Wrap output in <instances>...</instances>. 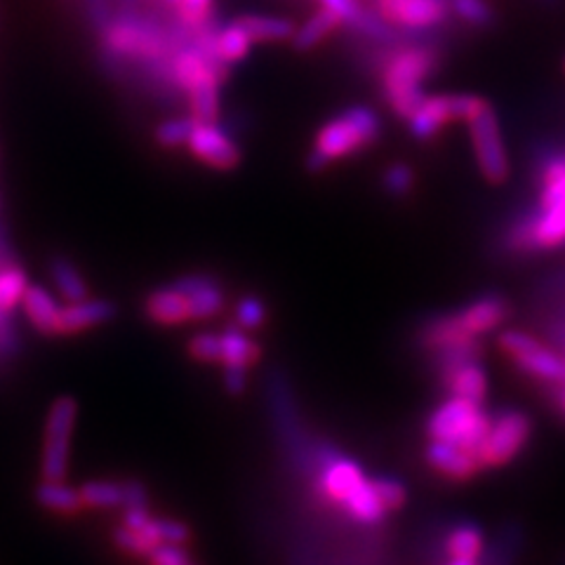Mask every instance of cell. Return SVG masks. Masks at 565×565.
<instances>
[{
	"mask_svg": "<svg viewBox=\"0 0 565 565\" xmlns=\"http://www.w3.org/2000/svg\"><path fill=\"white\" fill-rule=\"evenodd\" d=\"M384 57L375 60L380 71L382 97L396 116L408 118L424 99V83L438 68V52L427 43H411L398 47H384Z\"/></svg>",
	"mask_w": 565,
	"mask_h": 565,
	"instance_id": "cell-1",
	"label": "cell"
},
{
	"mask_svg": "<svg viewBox=\"0 0 565 565\" xmlns=\"http://www.w3.org/2000/svg\"><path fill=\"white\" fill-rule=\"evenodd\" d=\"M382 135V116L367 104H351L323 122L307 156V170L321 172L330 163L373 147Z\"/></svg>",
	"mask_w": 565,
	"mask_h": 565,
	"instance_id": "cell-2",
	"label": "cell"
},
{
	"mask_svg": "<svg viewBox=\"0 0 565 565\" xmlns=\"http://www.w3.org/2000/svg\"><path fill=\"white\" fill-rule=\"evenodd\" d=\"M490 415L483 403H473L459 396H450L431 413L427 422V434L431 440H448L479 455V448L490 429Z\"/></svg>",
	"mask_w": 565,
	"mask_h": 565,
	"instance_id": "cell-3",
	"label": "cell"
},
{
	"mask_svg": "<svg viewBox=\"0 0 565 565\" xmlns=\"http://www.w3.org/2000/svg\"><path fill=\"white\" fill-rule=\"evenodd\" d=\"M490 102L471 93H440V95H424L417 104V109L405 118L408 132L417 141H429L448 122L455 120H471L476 114L483 111Z\"/></svg>",
	"mask_w": 565,
	"mask_h": 565,
	"instance_id": "cell-4",
	"label": "cell"
},
{
	"mask_svg": "<svg viewBox=\"0 0 565 565\" xmlns=\"http://www.w3.org/2000/svg\"><path fill=\"white\" fill-rule=\"evenodd\" d=\"M78 419V403L74 396H57L52 401L45 417L41 476L50 481L66 479L71 438H74Z\"/></svg>",
	"mask_w": 565,
	"mask_h": 565,
	"instance_id": "cell-5",
	"label": "cell"
},
{
	"mask_svg": "<svg viewBox=\"0 0 565 565\" xmlns=\"http://www.w3.org/2000/svg\"><path fill=\"white\" fill-rule=\"evenodd\" d=\"M533 422L516 408H507L490 419V429L479 448L481 467H504L514 459L530 440Z\"/></svg>",
	"mask_w": 565,
	"mask_h": 565,
	"instance_id": "cell-6",
	"label": "cell"
},
{
	"mask_svg": "<svg viewBox=\"0 0 565 565\" xmlns=\"http://www.w3.org/2000/svg\"><path fill=\"white\" fill-rule=\"evenodd\" d=\"M500 349L525 375H533L550 384H565V356L544 347L533 334L523 330H507L500 334Z\"/></svg>",
	"mask_w": 565,
	"mask_h": 565,
	"instance_id": "cell-7",
	"label": "cell"
},
{
	"mask_svg": "<svg viewBox=\"0 0 565 565\" xmlns=\"http://www.w3.org/2000/svg\"><path fill=\"white\" fill-rule=\"evenodd\" d=\"M469 137L473 145L476 163H479L481 174L490 184H502L509 177V156L502 139L500 118L494 114L492 106L488 104L483 111L476 114L471 120H467Z\"/></svg>",
	"mask_w": 565,
	"mask_h": 565,
	"instance_id": "cell-8",
	"label": "cell"
},
{
	"mask_svg": "<svg viewBox=\"0 0 565 565\" xmlns=\"http://www.w3.org/2000/svg\"><path fill=\"white\" fill-rule=\"evenodd\" d=\"M186 149L196 156L201 163L215 168V170H222V172L236 170L243 161L238 141L232 137V132L220 126V120H215V122L196 120Z\"/></svg>",
	"mask_w": 565,
	"mask_h": 565,
	"instance_id": "cell-9",
	"label": "cell"
},
{
	"mask_svg": "<svg viewBox=\"0 0 565 565\" xmlns=\"http://www.w3.org/2000/svg\"><path fill=\"white\" fill-rule=\"evenodd\" d=\"M375 10L408 31H436L450 20V0H375Z\"/></svg>",
	"mask_w": 565,
	"mask_h": 565,
	"instance_id": "cell-10",
	"label": "cell"
},
{
	"mask_svg": "<svg viewBox=\"0 0 565 565\" xmlns=\"http://www.w3.org/2000/svg\"><path fill=\"white\" fill-rule=\"evenodd\" d=\"M363 469L353 459L340 455L334 448H323L321 471H318V490L332 502H347L353 492L365 483Z\"/></svg>",
	"mask_w": 565,
	"mask_h": 565,
	"instance_id": "cell-11",
	"label": "cell"
},
{
	"mask_svg": "<svg viewBox=\"0 0 565 565\" xmlns=\"http://www.w3.org/2000/svg\"><path fill=\"white\" fill-rule=\"evenodd\" d=\"M172 286L186 295L193 321H205V318L222 313L224 290L217 278H212L207 274H189L177 278Z\"/></svg>",
	"mask_w": 565,
	"mask_h": 565,
	"instance_id": "cell-12",
	"label": "cell"
},
{
	"mask_svg": "<svg viewBox=\"0 0 565 565\" xmlns=\"http://www.w3.org/2000/svg\"><path fill=\"white\" fill-rule=\"evenodd\" d=\"M427 462L452 481H469L471 476L483 469L479 455L462 446L448 444V440H431L427 448Z\"/></svg>",
	"mask_w": 565,
	"mask_h": 565,
	"instance_id": "cell-13",
	"label": "cell"
},
{
	"mask_svg": "<svg viewBox=\"0 0 565 565\" xmlns=\"http://www.w3.org/2000/svg\"><path fill=\"white\" fill-rule=\"evenodd\" d=\"M511 313L507 299L498 292H488L479 299H473L462 311H457V321L471 338H481V334L500 328Z\"/></svg>",
	"mask_w": 565,
	"mask_h": 565,
	"instance_id": "cell-14",
	"label": "cell"
},
{
	"mask_svg": "<svg viewBox=\"0 0 565 565\" xmlns=\"http://www.w3.org/2000/svg\"><path fill=\"white\" fill-rule=\"evenodd\" d=\"M116 316V307L109 299H90L85 297L81 302H68L60 307L57 316V334H76L97 326L109 323Z\"/></svg>",
	"mask_w": 565,
	"mask_h": 565,
	"instance_id": "cell-15",
	"label": "cell"
},
{
	"mask_svg": "<svg viewBox=\"0 0 565 565\" xmlns=\"http://www.w3.org/2000/svg\"><path fill=\"white\" fill-rule=\"evenodd\" d=\"M440 380H444L448 396H459L473 403H483L488 396V373L479 359L446 370Z\"/></svg>",
	"mask_w": 565,
	"mask_h": 565,
	"instance_id": "cell-16",
	"label": "cell"
},
{
	"mask_svg": "<svg viewBox=\"0 0 565 565\" xmlns=\"http://www.w3.org/2000/svg\"><path fill=\"white\" fill-rule=\"evenodd\" d=\"M22 309L31 328L41 334H57V316L60 305L57 297L52 295L47 288L39 286V282H29V288L22 297Z\"/></svg>",
	"mask_w": 565,
	"mask_h": 565,
	"instance_id": "cell-17",
	"label": "cell"
},
{
	"mask_svg": "<svg viewBox=\"0 0 565 565\" xmlns=\"http://www.w3.org/2000/svg\"><path fill=\"white\" fill-rule=\"evenodd\" d=\"M145 311H147L151 321L158 323V326H182L191 318L186 295L174 286L156 288L147 297Z\"/></svg>",
	"mask_w": 565,
	"mask_h": 565,
	"instance_id": "cell-18",
	"label": "cell"
},
{
	"mask_svg": "<svg viewBox=\"0 0 565 565\" xmlns=\"http://www.w3.org/2000/svg\"><path fill=\"white\" fill-rule=\"evenodd\" d=\"M236 20L250 35L253 43H290L297 26L288 17L278 14H241Z\"/></svg>",
	"mask_w": 565,
	"mask_h": 565,
	"instance_id": "cell-19",
	"label": "cell"
},
{
	"mask_svg": "<svg viewBox=\"0 0 565 565\" xmlns=\"http://www.w3.org/2000/svg\"><path fill=\"white\" fill-rule=\"evenodd\" d=\"M417 340L429 351H440V349H448L455 344L471 342L476 338H471V334L462 326H459L457 313H450V316H436L429 323H424L417 334Z\"/></svg>",
	"mask_w": 565,
	"mask_h": 565,
	"instance_id": "cell-20",
	"label": "cell"
},
{
	"mask_svg": "<svg viewBox=\"0 0 565 565\" xmlns=\"http://www.w3.org/2000/svg\"><path fill=\"white\" fill-rule=\"evenodd\" d=\"M35 502H39L43 509L52 511V514H62V516H74L81 509H85L81 490L68 486L64 479L62 481L43 479L39 488H35Z\"/></svg>",
	"mask_w": 565,
	"mask_h": 565,
	"instance_id": "cell-21",
	"label": "cell"
},
{
	"mask_svg": "<svg viewBox=\"0 0 565 565\" xmlns=\"http://www.w3.org/2000/svg\"><path fill=\"white\" fill-rule=\"evenodd\" d=\"M340 26H342V24H340L338 17H334L328 8H321V10H316L305 24L295 26L290 45H292L297 52L316 50L326 39H330V35H332L334 31H338Z\"/></svg>",
	"mask_w": 565,
	"mask_h": 565,
	"instance_id": "cell-22",
	"label": "cell"
},
{
	"mask_svg": "<svg viewBox=\"0 0 565 565\" xmlns=\"http://www.w3.org/2000/svg\"><path fill=\"white\" fill-rule=\"evenodd\" d=\"M253 39L247 35V31L241 26L238 20H232L217 26V35H215V47H217V55L220 60L232 68L241 62H245L250 57V50H253Z\"/></svg>",
	"mask_w": 565,
	"mask_h": 565,
	"instance_id": "cell-23",
	"label": "cell"
},
{
	"mask_svg": "<svg viewBox=\"0 0 565 565\" xmlns=\"http://www.w3.org/2000/svg\"><path fill=\"white\" fill-rule=\"evenodd\" d=\"M50 280L55 290L60 292V297L64 302H81V299L90 297L87 292V282L81 276V271L76 269V264L71 262L68 257H52L50 262Z\"/></svg>",
	"mask_w": 565,
	"mask_h": 565,
	"instance_id": "cell-24",
	"label": "cell"
},
{
	"mask_svg": "<svg viewBox=\"0 0 565 565\" xmlns=\"http://www.w3.org/2000/svg\"><path fill=\"white\" fill-rule=\"evenodd\" d=\"M220 347H222V359L224 367H247L259 361L262 349L245 338V332H241L238 326H228L220 334Z\"/></svg>",
	"mask_w": 565,
	"mask_h": 565,
	"instance_id": "cell-25",
	"label": "cell"
},
{
	"mask_svg": "<svg viewBox=\"0 0 565 565\" xmlns=\"http://www.w3.org/2000/svg\"><path fill=\"white\" fill-rule=\"evenodd\" d=\"M344 511L353 521H359L363 525H375L386 514L373 481H365L356 492L351 494V498L344 502Z\"/></svg>",
	"mask_w": 565,
	"mask_h": 565,
	"instance_id": "cell-26",
	"label": "cell"
},
{
	"mask_svg": "<svg viewBox=\"0 0 565 565\" xmlns=\"http://www.w3.org/2000/svg\"><path fill=\"white\" fill-rule=\"evenodd\" d=\"M486 537L479 523L465 521L455 525L446 537V552L450 558H479L483 554Z\"/></svg>",
	"mask_w": 565,
	"mask_h": 565,
	"instance_id": "cell-27",
	"label": "cell"
},
{
	"mask_svg": "<svg viewBox=\"0 0 565 565\" xmlns=\"http://www.w3.org/2000/svg\"><path fill=\"white\" fill-rule=\"evenodd\" d=\"M29 288V276L24 269L12 262L0 264V311L12 313L17 307L22 305V297Z\"/></svg>",
	"mask_w": 565,
	"mask_h": 565,
	"instance_id": "cell-28",
	"label": "cell"
},
{
	"mask_svg": "<svg viewBox=\"0 0 565 565\" xmlns=\"http://www.w3.org/2000/svg\"><path fill=\"white\" fill-rule=\"evenodd\" d=\"M193 126H196V118L191 114L172 116V118H166L163 122H158L153 137L163 149H186Z\"/></svg>",
	"mask_w": 565,
	"mask_h": 565,
	"instance_id": "cell-29",
	"label": "cell"
},
{
	"mask_svg": "<svg viewBox=\"0 0 565 565\" xmlns=\"http://www.w3.org/2000/svg\"><path fill=\"white\" fill-rule=\"evenodd\" d=\"M78 490L85 509L122 507V481H87Z\"/></svg>",
	"mask_w": 565,
	"mask_h": 565,
	"instance_id": "cell-30",
	"label": "cell"
},
{
	"mask_svg": "<svg viewBox=\"0 0 565 565\" xmlns=\"http://www.w3.org/2000/svg\"><path fill=\"white\" fill-rule=\"evenodd\" d=\"M450 12L473 29H490L494 22V10L488 0H450Z\"/></svg>",
	"mask_w": 565,
	"mask_h": 565,
	"instance_id": "cell-31",
	"label": "cell"
},
{
	"mask_svg": "<svg viewBox=\"0 0 565 565\" xmlns=\"http://www.w3.org/2000/svg\"><path fill=\"white\" fill-rule=\"evenodd\" d=\"M139 533H145L156 544H163V542L186 544L191 537L189 525H184L180 521H170V519H149V523L141 527Z\"/></svg>",
	"mask_w": 565,
	"mask_h": 565,
	"instance_id": "cell-32",
	"label": "cell"
},
{
	"mask_svg": "<svg viewBox=\"0 0 565 565\" xmlns=\"http://www.w3.org/2000/svg\"><path fill=\"white\" fill-rule=\"evenodd\" d=\"M382 186L394 199H403L415 189V170L408 163H392L382 174Z\"/></svg>",
	"mask_w": 565,
	"mask_h": 565,
	"instance_id": "cell-33",
	"label": "cell"
},
{
	"mask_svg": "<svg viewBox=\"0 0 565 565\" xmlns=\"http://www.w3.org/2000/svg\"><path fill=\"white\" fill-rule=\"evenodd\" d=\"M174 14L193 31L215 17V0H177Z\"/></svg>",
	"mask_w": 565,
	"mask_h": 565,
	"instance_id": "cell-34",
	"label": "cell"
},
{
	"mask_svg": "<svg viewBox=\"0 0 565 565\" xmlns=\"http://www.w3.org/2000/svg\"><path fill=\"white\" fill-rule=\"evenodd\" d=\"M114 542L120 552L132 554V556H149L156 550V542L149 540L145 533L139 530H132L128 525H120L114 533Z\"/></svg>",
	"mask_w": 565,
	"mask_h": 565,
	"instance_id": "cell-35",
	"label": "cell"
},
{
	"mask_svg": "<svg viewBox=\"0 0 565 565\" xmlns=\"http://www.w3.org/2000/svg\"><path fill=\"white\" fill-rule=\"evenodd\" d=\"M373 486L386 511H396L405 504V500H408V490H405V486L398 479H392V476H380V479L373 481Z\"/></svg>",
	"mask_w": 565,
	"mask_h": 565,
	"instance_id": "cell-36",
	"label": "cell"
},
{
	"mask_svg": "<svg viewBox=\"0 0 565 565\" xmlns=\"http://www.w3.org/2000/svg\"><path fill=\"white\" fill-rule=\"evenodd\" d=\"M189 353L191 359H196L201 363H220L222 359L220 334H212V332L196 334V338L189 342Z\"/></svg>",
	"mask_w": 565,
	"mask_h": 565,
	"instance_id": "cell-37",
	"label": "cell"
},
{
	"mask_svg": "<svg viewBox=\"0 0 565 565\" xmlns=\"http://www.w3.org/2000/svg\"><path fill=\"white\" fill-rule=\"evenodd\" d=\"M236 318H238V326L241 328H259L264 323V318H267V307H264V302L259 297L255 295H247L243 297L238 302V309H236Z\"/></svg>",
	"mask_w": 565,
	"mask_h": 565,
	"instance_id": "cell-38",
	"label": "cell"
},
{
	"mask_svg": "<svg viewBox=\"0 0 565 565\" xmlns=\"http://www.w3.org/2000/svg\"><path fill=\"white\" fill-rule=\"evenodd\" d=\"M149 558H151V565H196L182 550V544H172V542L158 544L149 554Z\"/></svg>",
	"mask_w": 565,
	"mask_h": 565,
	"instance_id": "cell-39",
	"label": "cell"
},
{
	"mask_svg": "<svg viewBox=\"0 0 565 565\" xmlns=\"http://www.w3.org/2000/svg\"><path fill=\"white\" fill-rule=\"evenodd\" d=\"M85 12H87V20H90V24L97 31H102L114 20L116 0H85Z\"/></svg>",
	"mask_w": 565,
	"mask_h": 565,
	"instance_id": "cell-40",
	"label": "cell"
},
{
	"mask_svg": "<svg viewBox=\"0 0 565 565\" xmlns=\"http://www.w3.org/2000/svg\"><path fill=\"white\" fill-rule=\"evenodd\" d=\"M122 507L126 509H149V492L137 481H122Z\"/></svg>",
	"mask_w": 565,
	"mask_h": 565,
	"instance_id": "cell-41",
	"label": "cell"
},
{
	"mask_svg": "<svg viewBox=\"0 0 565 565\" xmlns=\"http://www.w3.org/2000/svg\"><path fill=\"white\" fill-rule=\"evenodd\" d=\"M224 386L234 396L243 394V388H245V367H224Z\"/></svg>",
	"mask_w": 565,
	"mask_h": 565,
	"instance_id": "cell-42",
	"label": "cell"
},
{
	"mask_svg": "<svg viewBox=\"0 0 565 565\" xmlns=\"http://www.w3.org/2000/svg\"><path fill=\"white\" fill-rule=\"evenodd\" d=\"M448 565H479V558H452Z\"/></svg>",
	"mask_w": 565,
	"mask_h": 565,
	"instance_id": "cell-43",
	"label": "cell"
},
{
	"mask_svg": "<svg viewBox=\"0 0 565 565\" xmlns=\"http://www.w3.org/2000/svg\"><path fill=\"white\" fill-rule=\"evenodd\" d=\"M118 6H141V3H147V0H116Z\"/></svg>",
	"mask_w": 565,
	"mask_h": 565,
	"instance_id": "cell-44",
	"label": "cell"
},
{
	"mask_svg": "<svg viewBox=\"0 0 565 565\" xmlns=\"http://www.w3.org/2000/svg\"><path fill=\"white\" fill-rule=\"evenodd\" d=\"M563 388H561V408H563V413H565V384H561Z\"/></svg>",
	"mask_w": 565,
	"mask_h": 565,
	"instance_id": "cell-45",
	"label": "cell"
},
{
	"mask_svg": "<svg viewBox=\"0 0 565 565\" xmlns=\"http://www.w3.org/2000/svg\"><path fill=\"white\" fill-rule=\"evenodd\" d=\"M161 3H166V6H170V8H174V6H177V0H161Z\"/></svg>",
	"mask_w": 565,
	"mask_h": 565,
	"instance_id": "cell-46",
	"label": "cell"
},
{
	"mask_svg": "<svg viewBox=\"0 0 565 565\" xmlns=\"http://www.w3.org/2000/svg\"><path fill=\"white\" fill-rule=\"evenodd\" d=\"M542 3H546V6H554V3H558V0H542Z\"/></svg>",
	"mask_w": 565,
	"mask_h": 565,
	"instance_id": "cell-47",
	"label": "cell"
}]
</instances>
